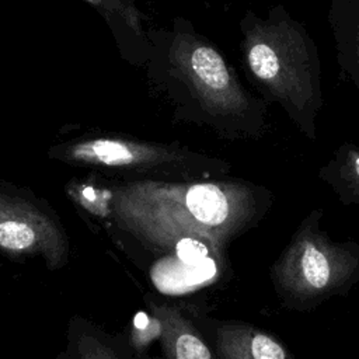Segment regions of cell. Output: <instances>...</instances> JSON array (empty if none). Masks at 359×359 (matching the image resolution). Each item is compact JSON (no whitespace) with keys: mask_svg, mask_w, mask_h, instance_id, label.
<instances>
[{"mask_svg":"<svg viewBox=\"0 0 359 359\" xmlns=\"http://www.w3.org/2000/svg\"><path fill=\"white\" fill-rule=\"evenodd\" d=\"M111 189L116 227L157 254L199 244L217 255L255 227L273 201L268 188L241 178L135 180Z\"/></svg>","mask_w":359,"mask_h":359,"instance_id":"6da1fadb","label":"cell"},{"mask_svg":"<svg viewBox=\"0 0 359 359\" xmlns=\"http://www.w3.org/2000/svg\"><path fill=\"white\" fill-rule=\"evenodd\" d=\"M154 72L174 116L223 140H257L268 130L266 102L241 83L222 50L184 17L156 32Z\"/></svg>","mask_w":359,"mask_h":359,"instance_id":"7a4b0ae2","label":"cell"},{"mask_svg":"<svg viewBox=\"0 0 359 359\" xmlns=\"http://www.w3.org/2000/svg\"><path fill=\"white\" fill-rule=\"evenodd\" d=\"M240 50L248 80L268 104H278L310 140L324 105L321 59L307 28L282 4L265 15L245 10Z\"/></svg>","mask_w":359,"mask_h":359,"instance_id":"3957f363","label":"cell"},{"mask_svg":"<svg viewBox=\"0 0 359 359\" xmlns=\"http://www.w3.org/2000/svg\"><path fill=\"white\" fill-rule=\"evenodd\" d=\"M321 219L323 210L313 209L271 266V282L286 309L313 310L359 282V244L334 241Z\"/></svg>","mask_w":359,"mask_h":359,"instance_id":"277c9868","label":"cell"},{"mask_svg":"<svg viewBox=\"0 0 359 359\" xmlns=\"http://www.w3.org/2000/svg\"><path fill=\"white\" fill-rule=\"evenodd\" d=\"M60 157L74 164L119 168L153 175L158 181L226 178L231 163L178 143L122 137H95L67 146Z\"/></svg>","mask_w":359,"mask_h":359,"instance_id":"5b68a950","label":"cell"},{"mask_svg":"<svg viewBox=\"0 0 359 359\" xmlns=\"http://www.w3.org/2000/svg\"><path fill=\"white\" fill-rule=\"evenodd\" d=\"M0 255L20 261L39 258L56 271L67 265L70 245L57 219L24 198L0 191Z\"/></svg>","mask_w":359,"mask_h":359,"instance_id":"8992f818","label":"cell"},{"mask_svg":"<svg viewBox=\"0 0 359 359\" xmlns=\"http://www.w3.org/2000/svg\"><path fill=\"white\" fill-rule=\"evenodd\" d=\"M144 302L156 323V338L165 359H217L199 313L151 293L144 296Z\"/></svg>","mask_w":359,"mask_h":359,"instance_id":"52a82bcc","label":"cell"},{"mask_svg":"<svg viewBox=\"0 0 359 359\" xmlns=\"http://www.w3.org/2000/svg\"><path fill=\"white\" fill-rule=\"evenodd\" d=\"M202 324L217 359H296L276 335L254 324L203 316Z\"/></svg>","mask_w":359,"mask_h":359,"instance_id":"ba28073f","label":"cell"},{"mask_svg":"<svg viewBox=\"0 0 359 359\" xmlns=\"http://www.w3.org/2000/svg\"><path fill=\"white\" fill-rule=\"evenodd\" d=\"M327 20L341 74L359 97V0H331Z\"/></svg>","mask_w":359,"mask_h":359,"instance_id":"9c48e42d","label":"cell"},{"mask_svg":"<svg viewBox=\"0 0 359 359\" xmlns=\"http://www.w3.org/2000/svg\"><path fill=\"white\" fill-rule=\"evenodd\" d=\"M67 359H128L116 338L81 316H73L66 332Z\"/></svg>","mask_w":359,"mask_h":359,"instance_id":"30bf717a","label":"cell"},{"mask_svg":"<svg viewBox=\"0 0 359 359\" xmlns=\"http://www.w3.org/2000/svg\"><path fill=\"white\" fill-rule=\"evenodd\" d=\"M323 180L345 205L359 206V146L339 144L328 163L318 170Z\"/></svg>","mask_w":359,"mask_h":359,"instance_id":"8fae6325","label":"cell"},{"mask_svg":"<svg viewBox=\"0 0 359 359\" xmlns=\"http://www.w3.org/2000/svg\"><path fill=\"white\" fill-rule=\"evenodd\" d=\"M67 192L70 198L86 210L101 217H109L112 201L111 188H101L93 184L79 182L70 184L67 187Z\"/></svg>","mask_w":359,"mask_h":359,"instance_id":"7c38bea8","label":"cell"},{"mask_svg":"<svg viewBox=\"0 0 359 359\" xmlns=\"http://www.w3.org/2000/svg\"><path fill=\"white\" fill-rule=\"evenodd\" d=\"M111 15L116 17L137 38L143 36L142 13L136 7V0H107Z\"/></svg>","mask_w":359,"mask_h":359,"instance_id":"4fadbf2b","label":"cell"},{"mask_svg":"<svg viewBox=\"0 0 359 359\" xmlns=\"http://www.w3.org/2000/svg\"><path fill=\"white\" fill-rule=\"evenodd\" d=\"M87 1H90V3H91V4H94L95 7H100L102 11H105V13L111 14V13H109V6H108L107 0H87Z\"/></svg>","mask_w":359,"mask_h":359,"instance_id":"5bb4252c","label":"cell"},{"mask_svg":"<svg viewBox=\"0 0 359 359\" xmlns=\"http://www.w3.org/2000/svg\"><path fill=\"white\" fill-rule=\"evenodd\" d=\"M57 359H67V356H66V353L63 352V353H60V355L57 356Z\"/></svg>","mask_w":359,"mask_h":359,"instance_id":"9a60e30c","label":"cell"}]
</instances>
